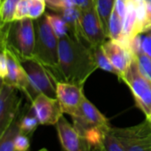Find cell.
Listing matches in <instances>:
<instances>
[{
  "mask_svg": "<svg viewBox=\"0 0 151 151\" xmlns=\"http://www.w3.org/2000/svg\"><path fill=\"white\" fill-rule=\"evenodd\" d=\"M90 46L67 35L59 38V60L53 78L84 87L90 76L98 69Z\"/></svg>",
  "mask_w": 151,
  "mask_h": 151,
  "instance_id": "6da1fadb",
  "label": "cell"
},
{
  "mask_svg": "<svg viewBox=\"0 0 151 151\" xmlns=\"http://www.w3.org/2000/svg\"><path fill=\"white\" fill-rule=\"evenodd\" d=\"M71 117L76 130L86 137L92 146L101 142L103 133L110 127L108 119L86 97Z\"/></svg>",
  "mask_w": 151,
  "mask_h": 151,
  "instance_id": "7a4b0ae2",
  "label": "cell"
},
{
  "mask_svg": "<svg viewBox=\"0 0 151 151\" xmlns=\"http://www.w3.org/2000/svg\"><path fill=\"white\" fill-rule=\"evenodd\" d=\"M36 44L33 58L43 64L49 72H55L59 60V38L45 15L36 20Z\"/></svg>",
  "mask_w": 151,
  "mask_h": 151,
  "instance_id": "3957f363",
  "label": "cell"
},
{
  "mask_svg": "<svg viewBox=\"0 0 151 151\" xmlns=\"http://www.w3.org/2000/svg\"><path fill=\"white\" fill-rule=\"evenodd\" d=\"M36 44L34 20L25 18L13 22L7 35V48L12 50L19 60L33 58Z\"/></svg>",
  "mask_w": 151,
  "mask_h": 151,
  "instance_id": "277c9868",
  "label": "cell"
},
{
  "mask_svg": "<svg viewBox=\"0 0 151 151\" xmlns=\"http://www.w3.org/2000/svg\"><path fill=\"white\" fill-rule=\"evenodd\" d=\"M122 80L131 90L137 107L146 116L149 115L151 113V81L140 72L134 55L122 75Z\"/></svg>",
  "mask_w": 151,
  "mask_h": 151,
  "instance_id": "5b68a950",
  "label": "cell"
},
{
  "mask_svg": "<svg viewBox=\"0 0 151 151\" xmlns=\"http://www.w3.org/2000/svg\"><path fill=\"white\" fill-rule=\"evenodd\" d=\"M20 60L30 83L32 101L40 93L52 98H56V80L49 70L34 58Z\"/></svg>",
  "mask_w": 151,
  "mask_h": 151,
  "instance_id": "8992f818",
  "label": "cell"
},
{
  "mask_svg": "<svg viewBox=\"0 0 151 151\" xmlns=\"http://www.w3.org/2000/svg\"><path fill=\"white\" fill-rule=\"evenodd\" d=\"M125 151H151V124L146 120L130 127H111Z\"/></svg>",
  "mask_w": 151,
  "mask_h": 151,
  "instance_id": "52a82bcc",
  "label": "cell"
},
{
  "mask_svg": "<svg viewBox=\"0 0 151 151\" xmlns=\"http://www.w3.org/2000/svg\"><path fill=\"white\" fill-rule=\"evenodd\" d=\"M19 90L4 83L0 91V137L21 112L22 97Z\"/></svg>",
  "mask_w": 151,
  "mask_h": 151,
  "instance_id": "ba28073f",
  "label": "cell"
},
{
  "mask_svg": "<svg viewBox=\"0 0 151 151\" xmlns=\"http://www.w3.org/2000/svg\"><path fill=\"white\" fill-rule=\"evenodd\" d=\"M7 56V73L3 82L23 93L32 101V92L28 75L17 55L9 48L5 49Z\"/></svg>",
  "mask_w": 151,
  "mask_h": 151,
  "instance_id": "9c48e42d",
  "label": "cell"
},
{
  "mask_svg": "<svg viewBox=\"0 0 151 151\" xmlns=\"http://www.w3.org/2000/svg\"><path fill=\"white\" fill-rule=\"evenodd\" d=\"M79 33L89 46L101 45L108 38L94 6L87 10L81 11L79 19Z\"/></svg>",
  "mask_w": 151,
  "mask_h": 151,
  "instance_id": "30bf717a",
  "label": "cell"
},
{
  "mask_svg": "<svg viewBox=\"0 0 151 151\" xmlns=\"http://www.w3.org/2000/svg\"><path fill=\"white\" fill-rule=\"evenodd\" d=\"M30 109L37 116L40 124H56L63 116V111L56 98L49 97L45 94H38L32 101Z\"/></svg>",
  "mask_w": 151,
  "mask_h": 151,
  "instance_id": "8fae6325",
  "label": "cell"
},
{
  "mask_svg": "<svg viewBox=\"0 0 151 151\" xmlns=\"http://www.w3.org/2000/svg\"><path fill=\"white\" fill-rule=\"evenodd\" d=\"M55 125L60 142L65 151H92L91 142L76 130L63 116Z\"/></svg>",
  "mask_w": 151,
  "mask_h": 151,
  "instance_id": "7c38bea8",
  "label": "cell"
},
{
  "mask_svg": "<svg viewBox=\"0 0 151 151\" xmlns=\"http://www.w3.org/2000/svg\"><path fill=\"white\" fill-rule=\"evenodd\" d=\"M85 94L82 86L66 82H56V98L63 113L73 116L80 107Z\"/></svg>",
  "mask_w": 151,
  "mask_h": 151,
  "instance_id": "4fadbf2b",
  "label": "cell"
},
{
  "mask_svg": "<svg viewBox=\"0 0 151 151\" xmlns=\"http://www.w3.org/2000/svg\"><path fill=\"white\" fill-rule=\"evenodd\" d=\"M101 46L112 65L123 75L124 71L131 63L133 53L120 43L111 39H107Z\"/></svg>",
  "mask_w": 151,
  "mask_h": 151,
  "instance_id": "5bb4252c",
  "label": "cell"
},
{
  "mask_svg": "<svg viewBox=\"0 0 151 151\" xmlns=\"http://www.w3.org/2000/svg\"><path fill=\"white\" fill-rule=\"evenodd\" d=\"M59 15L62 17V19L65 21V22L68 24L71 37L77 38L81 41V37L79 33V19L81 11L76 7H69L66 9L60 10L56 12Z\"/></svg>",
  "mask_w": 151,
  "mask_h": 151,
  "instance_id": "9a60e30c",
  "label": "cell"
},
{
  "mask_svg": "<svg viewBox=\"0 0 151 151\" xmlns=\"http://www.w3.org/2000/svg\"><path fill=\"white\" fill-rule=\"evenodd\" d=\"M116 0H94V7L102 28L109 38V24L115 9Z\"/></svg>",
  "mask_w": 151,
  "mask_h": 151,
  "instance_id": "2e32d148",
  "label": "cell"
},
{
  "mask_svg": "<svg viewBox=\"0 0 151 151\" xmlns=\"http://www.w3.org/2000/svg\"><path fill=\"white\" fill-rule=\"evenodd\" d=\"M128 50L133 52H143L151 58V29L139 33L128 45Z\"/></svg>",
  "mask_w": 151,
  "mask_h": 151,
  "instance_id": "e0dca14e",
  "label": "cell"
},
{
  "mask_svg": "<svg viewBox=\"0 0 151 151\" xmlns=\"http://www.w3.org/2000/svg\"><path fill=\"white\" fill-rule=\"evenodd\" d=\"M20 114L14 120L12 124L5 132V133L0 137V151H15L14 140L16 136L21 132L20 124H19Z\"/></svg>",
  "mask_w": 151,
  "mask_h": 151,
  "instance_id": "ac0fdd59",
  "label": "cell"
},
{
  "mask_svg": "<svg viewBox=\"0 0 151 151\" xmlns=\"http://www.w3.org/2000/svg\"><path fill=\"white\" fill-rule=\"evenodd\" d=\"M90 47H91V50L93 52V58H94V60L98 65V68H101L107 72H109V73L116 75L120 80H122V73L112 65V63L110 62V60L107 57L106 53L104 52L102 46L97 45V46H90Z\"/></svg>",
  "mask_w": 151,
  "mask_h": 151,
  "instance_id": "d6986e66",
  "label": "cell"
},
{
  "mask_svg": "<svg viewBox=\"0 0 151 151\" xmlns=\"http://www.w3.org/2000/svg\"><path fill=\"white\" fill-rule=\"evenodd\" d=\"M19 124L21 132L29 137H31L33 135L34 132L40 124L37 116L30 109V107L27 112H25L24 110H21Z\"/></svg>",
  "mask_w": 151,
  "mask_h": 151,
  "instance_id": "ffe728a7",
  "label": "cell"
},
{
  "mask_svg": "<svg viewBox=\"0 0 151 151\" xmlns=\"http://www.w3.org/2000/svg\"><path fill=\"white\" fill-rule=\"evenodd\" d=\"M21 0H2L0 5V26L14 22L15 11Z\"/></svg>",
  "mask_w": 151,
  "mask_h": 151,
  "instance_id": "44dd1931",
  "label": "cell"
},
{
  "mask_svg": "<svg viewBox=\"0 0 151 151\" xmlns=\"http://www.w3.org/2000/svg\"><path fill=\"white\" fill-rule=\"evenodd\" d=\"M45 15L58 38H61L67 35L71 36L68 24L65 22V21L62 19L60 15H59L58 14H49V13L45 14Z\"/></svg>",
  "mask_w": 151,
  "mask_h": 151,
  "instance_id": "7402d4cb",
  "label": "cell"
},
{
  "mask_svg": "<svg viewBox=\"0 0 151 151\" xmlns=\"http://www.w3.org/2000/svg\"><path fill=\"white\" fill-rule=\"evenodd\" d=\"M124 20L118 14L117 11L114 9L109 24V39L119 42L122 38Z\"/></svg>",
  "mask_w": 151,
  "mask_h": 151,
  "instance_id": "603a6c76",
  "label": "cell"
},
{
  "mask_svg": "<svg viewBox=\"0 0 151 151\" xmlns=\"http://www.w3.org/2000/svg\"><path fill=\"white\" fill-rule=\"evenodd\" d=\"M101 142L106 151H125L120 140L112 132L111 126L103 133Z\"/></svg>",
  "mask_w": 151,
  "mask_h": 151,
  "instance_id": "cb8c5ba5",
  "label": "cell"
},
{
  "mask_svg": "<svg viewBox=\"0 0 151 151\" xmlns=\"http://www.w3.org/2000/svg\"><path fill=\"white\" fill-rule=\"evenodd\" d=\"M139 68L145 77L151 81V58L143 52H133Z\"/></svg>",
  "mask_w": 151,
  "mask_h": 151,
  "instance_id": "d4e9b609",
  "label": "cell"
},
{
  "mask_svg": "<svg viewBox=\"0 0 151 151\" xmlns=\"http://www.w3.org/2000/svg\"><path fill=\"white\" fill-rule=\"evenodd\" d=\"M46 7L45 0H30L29 18L32 20H37L45 14Z\"/></svg>",
  "mask_w": 151,
  "mask_h": 151,
  "instance_id": "484cf974",
  "label": "cell"
},
{
  "mask_svg": "<svg viewBox=\"0 0 151 151\" xmlns=\"http://www.w3.org/2000/svg\"><path fill=\"white\" fill-rule=\"evenodd\" d=\"M29 5H30V0H21L15 11L14 21L29 18Z\"/></svg>",
  "mask_w": 151,
  "mask_h": 151,
  "instance_id": "4316f807",
  "label": "cell"
},
{
  "mask_svg": "<svg viewBox=\"0 0 151 151\" xmlns=\"http://www.w3.org/2000/svg\"><path fill=\"white\" fill-rule=\"evenodd\" d=\"M45 2L46 6L55 13L62 9L74 7L71 0H45Z\"/></svg>",
  "mask_w": 151,
  "mask_h": 151,
  "instance_id": "83f0119b",
  "label": "cell"
},
{
  "mask_svg": "<svg viewBox=\"0 0 151 151\" xmlns=\"http://www.w3.org/2000/svg\"><path fill=\"white\" fill-rule=\"evenodd\" d=\"M30 137L20 132L14 140L15 151H28L30 147Z\"/></svg>",
  "mask_w": 151,
  "mask_h": 151,
  "instance_id": "f1b7e54d",
  "label": "cell"
},
{
  "mask_svg": "<svg viewBox=\"0 0 151 151\" xmlns=\"http://www.w3.org/2000/svg\"><path fill=\"white\" fill-rule=\"evenodd\" d=\"M151 29V0H145V20L143 31Z\"/></svg>",
  "mask_w": 151,
  "mask_h": 151,
  "instance_id": "f546056e",
  "label": "cell"
},
{
  "mask_svg": "<svg viewBox=\"0 0 151 151\" xmlns=\"http://www.w3.org/2000/svg\"><path fill=\"white\" fill-rule=\"evenodd\" d=\"M74 7L80 11L87 10L94 6V0H71Z\"/></svg>",
  "mask_w": 151,
  "mask_h": 151,
  "instance_id": "4dcf8cb0",
  "label": "cell"
},
{
  "mask_svg": "<svg viewBox=\"0 0 151 151\" xmlns=\"http://www.w3.org/2000/svg\"><path fill=\"white\" fill-rule=\"evenodd\" d=\"M10 24L0 26V50H5L7 46V35Z\"/></svg>",
  "mask_w": 151,
  "mask_h": 151,
  "instance_id": "1f68e13d",
  "label": "cell"
},
{
  "mask_svg": "<svg viewBox=\"0 0 151 151\" xmlns=\"http://www.w3.org/2000/svg\"><path fill=\"white\" fill-rule=\"evenodd\" d=\"M7 73V56L6 51H0V78L4 79Z\"/></svg>",
  "mask_w": 151,
  "mask_h": 151,
  "instance_id": "d6a6232c",
  "label": "cell"
},
{
  "mask_svg": "<svg viewBox=\"0 0 151 151\" xmlns=\"http://www.w3.org/2000/svg\"><path fill=\"white\" fill-rule=\"evenodd\" d=\"M92 151H106L101 144V142L95 143L92 146Z\"/></svg>",
  "mask_w": 151,
  "mask_h": 151,
  "instance_id": "836d02e7",
  "label": "cell"
},
{
  "mask_svg": "<svg viewBox=\"0 0 151 151\" xmlns=\"http://www.w3.org/2000/svg\"><path fill=\"white\" fill-rule=\"evenodd\" d=\"M3 85H4V82H3V79L0 78V91H1V89H2V86H3Z\"/></svg>",
  "mask_w": 151,
  "mask_h": 151,
  "instance_id": "e575fe53",
  "label": "cell"
},
{
  "mask_svg": "<svg viewBox=\"0 0 151 151\" xmlns=\"http://www.w3.org/2000/svg\"><path fill=\"white\" fill-rule=\"evenodd\" d=\"M146 118H147V120L149 121V123L151 124V113H150L149 115H147V116H146Z\"/></svg>",
  "mask_w": 151,
  "mask_h": 151,
  "instance_id": "d590c367",
  "label": "cell"
},
{
  "mask_svg": "<svg viewBox=\"0 0 151 151\" xmlns=\"http://www.w3.org/2000/svg\"><path fill=\"white\" fill-rule=\"evenodd\" d=\"M38 151H48V150H47L46 148H41V149H40V150H38Z\"/></svg>",
  "mask_w": 151,
  "mask_h": 151,
  "instance_id": "8d00e7d4",
  "label": "cell"
},
{
  "mask_svg": "<svg viewBox=\"0 0 151 151\" xmlns=\"http://www.w3.org/2000/svg\"><path fill=\"white\" fill-rule=\"evenodd\" d=\"M1 3H2V0H0V5H1Z\"/></svg>",
  "mask_w": 151,
  "mask_h": 151,
  "instance_id": "74e56055",
  "label": "cell"
},
{
  "mask_svg": "<svg viewBox=\"0 0 151 151\" xmlns=\"http://www.w3.org/2000/svg\"><path fill=\"white\" fill-rule=\"evenodd\" d=\"M0 51H3V50H0Z\"/></svg>",
  "mask_w": 151,
  "mask_h": 151,
  "instance_id": "f35d334b",
  "label": "cell"
}]
</instances>
